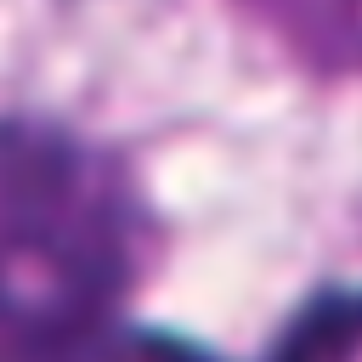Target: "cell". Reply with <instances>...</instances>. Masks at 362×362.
Segmentation results:
<instances>
[{"instance_id": "6da1fadb", "label": "cell", "mask_w": 362, "mask_h": 362, "mask_svg": "<svg viewBox=\"0 0 362 362\" xmlns=\"http://www.w3.org/2000/svg\"><path fill=\"white\" fill-rule=\"evenodd\" d=\"M136 215L90 147L62 130H0V334L17 362H113Z\"/></svg>"}, {"instance_id": "277c9868", "label": "cell", "mask_w": 362, "mask_h": 362, "mask_svg": "<svg viewBox=\"0 0 362 362\" xmlns=\"http://www.w3.org/2000/svg\"><path fill=\"white\" fill-rule=\"evenodd\" d=\"M113 362H215V356H204L198 345H187L175 334H130L113 351Z\"/></svg>"}, {"instance_id": "3957f363", "label": "cell", "mask_w": 362, "mask_h": 362, "mask_svg": "<svg viewBox=\"0 0 362 362\" xmlns=\"http://www.w3.org/2000/svg\"><path fill=\"white\" fill-rule=\"evenodd\" d=\"M356 351H362V288H328L288 322L272 362H351Z\"/></svg>"}, {"instance_id": "7a4b0ae2", "label": "cell", "mask_w": 362, "mask_h": 362, "mask_svg": "<svg viewBox=\"0 0 362 362\" xmlns=\"http://www.w3.org/2000/svg\"><path fill=\"white\" fill-rule=\"evenodd\" d=\"M305 57L328 68L362 62V0H255Z\"/></svg>"}]
</instances>
